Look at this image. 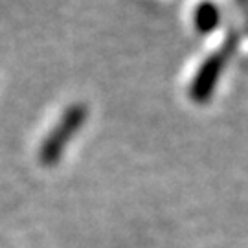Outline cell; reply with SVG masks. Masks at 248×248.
<instances>
[{
  "label": "cell",
  "instance_id": "cell-3",
  "mask_svg": "<svg viewBox=\"0 0 248 248\" xmlns=\"http://www.w3.org/2000/svg\"><path fill=\"white\" fill-rule=\"evenodd\" d=\"M219 24V9L210 2L201 4L195 11V26L201 33H210Z\"/></svg>",
  "mask_w": 248,
  "mask_h": 248
},
{
  "label": "cell",
  "instance_id": "cell-2",
  "mask_svg": "<svg viewBox=\"0 0 248 248\" xmlns=\"http://www.w3.org/2000/svg\"><path fill=\"white\" fill-rule=\"evenodd\" d=\"M230 46L224 52L212 53L206 61L201 64V68L197 70V76L193 83L189 85V96L191 99H195L197 103H202L206 99H210V96L213 94V89L217 85V79L221 76L222 66L226 62V55H228Z\"/></svg>",
  "mask_w": 248,
  "mask_h": 248
},
{
  "label": "cell",
  "instance_id": "cell-1",
  "mask_svg": "<svg viewBox=\"0 0 248 248\" xmlns=\"http://www.w3.org/2000/svg\"><path fill=\"white\" fill-rule=\"evenodd\" d=\"M87 114H89V110H87V107L83 105V103L70 105L64 110V114L59 120V124L50 131L48 138L41 145L39 162L43 166L50 168V166H53L57 160L61 158L66 143L70 142L72 138L76 136V133L83 127L85 120H87Z\"/></svg>",
  "mask_w": 248,
  "mask_h": 248
}]
</instances>
